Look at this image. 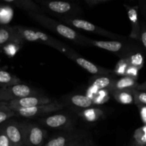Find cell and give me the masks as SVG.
I'll use <instances>...</instances> for the list:
<instances>
[{"instance_id":"6da1fadb","label":"cell","mask_w":146,"mask_h":146,"mask_svg":"<svg viewBox=\"0 0 146 146\" xmlns=\"http://www.w3.org/2000/svg\"><path fill=\"white\" fill-rule=\"evenodd\" d=\"M28 15L44 28L74 43L76 45L81 46H90L88 44L89 38L81 35L74 29L68 27L66 24L59 21H56L49 17H47L44 14L28 13Z\"/></svg>"},{"instance_id":"7a4b0ae2","label":"cell","mask_w":146,"mask_h":146,"mask_svg":"<svg viewBox=\"0 0 146 146\" xmlns=\"http://www.w3.org/2000/svg\"><path fill=\"white\" fill-rule=\"evenodd\" d=\"M15 28L19 33L24 41L37 43L52 47L59 52L62 53L66 56L73 50L72 48L64 42L40 30L24 26H15Z\"/></svg>"},{"instance_id":"3957f363","label":"cell","mask_w":146,"mask_h":146,"mask_svg":"<svg viewBox=\"0 0 146 146\" xmlns=\"http://www.w3.org/2000/svg\"><path fill=\"white\" fill-rule=\"evenodd\" d=\"M88 44L90 46H95L106 51H110L116 54L123 58L131 57L133 54H136L139 50L138 46L135 44L128 42V40L119 41V40H94L89 38Z\"/></svg>"},{"instance_id":"277c9868","label":"cell","mask_w":146,"mask_h":146,"mask_svg":"<svg viewBox=\"0 0 146 146\" xmlns=\"http://www.w3.org/2000/svg\"><path fill=\"white\" fill-rule=\"evenodd\" d=\"M44 12H48L57 18H75L82 12L81 7L76 3L63 1H38Z\"/></svg>"},{"instance_id":"5b68a950","label":"cell","mask_w":146,"mask_h":146,"mask_svg":"<svg viewBox=\"0 0 146 146\" xmlns=\"http://www.w3.org/2000/svg\"><path fill=\"white\" fill-rule=\"evenodd\" d=\"M58 19H59V21L66 24L73 29L83 30L86 32L92 33L96 35L106 37L111 40H119V41L128 40L126 37L124 36H121L120 34H115L106 29H104L101 27L94 25V24L86 20L81 19L78 18H58Z\"/></svg>"},{"instance_id":"8992f818","label":"cell","mask_w":146,"mask_h":146,"mask_svg":"<svg viewBox=\"0 0 146 146\" xmlns=\"http://www.w3.org/2000/svg\"><path fill=\"white\" fill-rule=\"evenodd\" d=\"M26 146H43L47 138V131L43 127L34 123H21Z\"/></svg>"},{"instance_id":"52a82bcc","label":"cell","mask_w":146,"mask_h":146,"mask_svg":"<svg viewBox=\"0 0 146 146\" xmlns=\"http://www.w3.org/2000/svg\"><path fill=\"white\" fill-rule=\"evenodd\" d=\"M66 106V104L64 103H58L55 101L52 104L46 105L38 106L28 108H13L11 111L15 112L17 115L24 117L27 118H38V117H44L50 115L51 113L60 110L64 109Z\"/></svg>"},{"instance_id":"ba28073f","label":"cell","mask_w":146,"mask_h":146,"mask_svg":"<svg viewBox=\"0 0 146 146\" xmlns=\"http://www.w3.org/2000/svg\"><path fill=\"white\" fill-rule=\"evenodd\" d=\"M41 93L35 88L24 84L0 88V102H10L31 96H39Z\"/></svg>"},{"instance_id":"9c48e42d","label":"cell","mask_w":146,"mask_h":146,"mask_svg":"<svg viewBox=\"0 0 146 146\" xmlns=\"http://www.w3.org/2000/svg\"><path fill=\"white\" fill-rule=\"evenodd\" d=\"M40 125L52 129L63 131H74L75 120L70 115L65 113H56L41 117L38 120Z\"/></svg>"},{"instance_id":"30bf717a","label":"cell","mask_w":146,"mask_h":146,"mask_svg":"<svg viewBox=\"0 0 146 146\" xmlns=\"http://www.w3.org/2000/svg\"><path fill=\"white\" fill-rule=\"evenodd\" d=\"M66 56L68 58L72 60V61H75L78 65H79L81 68L85 69L87 72H88L91 74H93L95 76L112 75V74L114 73V71H112V70H110L108 68L99 66L96 65V64H94V63L91 62L88 60H87L86 58H84L81 55H79L74 49Z\"/></svg>"},{"instance_id":"8fae6325","label":"cell","mask_w":146,"mask_h":146,"mask_svg":"<svg viewBox=\"0 0 146 146\" xmlns=\"http://www.w3.org/2000/svg\"><path fill=\"white\" fill-rule=\"evenodd\" d=\"M0 125L13 145L26 146L21 123L11 118Z\"/></svg>"},{"instance_id":"7c38bea8","label":"cell","mask_w":146,"mask_h":146,"mask_svg":"<svg viewBox=\"0 0 146 146\" xmlns=\"http://www.w3.org/2000/svg\"><path fill=\"white\" fill-rule=\"evenodd\" d=\"M54 102H55L54 99L46 96H31L8 102V106L11 110L13 108H28Z\"/></svg>"},{"instance_id":"4fadbf2b","label":"cell","mask_w":146,"mask_h":146,"mask_svg":"<svg viewBox=\"0 0 146 146\" xmlns=\"http://www.w3.org/2000/svg\"><path fill=\"white\" fill-rule=\"evenodd\" d=\"M11 43L21 45L24 43V40L15 27H0V48H4Z\"/></svg>"},{"instance_id":"5bb4252c","label":"cell","mask_w":146,"mask_h":146,"mask_svg":"<svg viewBox=\"0 0 146 146\" xmlns=\"http://www.w3.org/2000/svg\"><path fill=\"white\" fill-rule=\"evenodd\" d=\"M128 13V19L131 23V31L130 34V38L135 40L137 41H140L141 34V22L138 19V7L128 6L127 4H124Z\"/></svg>"},{"instance_id":"9a60e30c","label":"cell","mask_w":146,"mask_h":146,"mask_svg":"<svg viewBox=\"0 0 146 146\" xmlns=\"http://www.w3.org/2000/svg\"><path fill=\"white\" fill-rule=\"evenodd\" d=\"M83 135H84L75 131H65L50 138L43 146H66L73 141Z\"/></svg>"},{"instance_id":"2e32d148","label":"cell","mask_w":146,"mask_h":146,"mask_svg":"<svg viewBox=\"0 0 146 146\" xmlns=\"http://www.w3.org/2000/svg\"><path fill=\"white\" fill-rule=\"evenodd\" d=\"M1 2L9 7L11 6L21 9L27 13L44 14L39 4L31 0H1Z\"/></svg>"},{"instance_id":"e0dca14e","label":"cell","mask_w":146,"mask_h":146,"mask_svg":"<svg viewBox=\"0 0 146 146\" xmlns=\"http://www.w3.org/2000/svg\"><path fill=\"white\" fill-rule=\"evenodd\" d=\"M136 78L129 76H124L121 78L115 79L113 84L108 89L111 92L115 91H122V90H134L136 89L138 86Z\"/></svg>"},{"instance_id":"ac0fdd59","label":"cell","mask_w":146,"mask_h":146,"mask_svg":"<svg viewBox=\"0 0 146 146\" xmlns=\"http://www.w3.org/2000/svg\"><path fill=\"white\" fill-rule=\"evenodd\" d=\"M115 78L111 75L108 76H95L90 81L91 87L95 88L97 91L104 89H109L112 84H113Z\"/></svg>"},{"instance_id":"d6986e66","label":"cell","mask_w":146,"mask_h":146,"mask_svg":"<svg viewBox=\"0 0 146 146\" xmlns=\"http://www.w3.org/2000/svg\"><path fill=\"white\" fill-rule=\"evenodd\" d=\"M68 102L74 106L79 108H89L95 104L94 100L87 96L76 94L68 98Z\"/></svg>"},{"instance_id":"ffe728a7","label":"cell","mask_w":146,"mask_h":146,"mask_svg":"<svg viewBox=\"0 0 146 146\" xmlns=\"http://www.w3.org/2000/svg\"><path fill=\"white\" fill-rule=\"evenodd\" d=\"M20 84H22V81L19 77L0 68V88H6Z\"/></svg>"},{"instance_id":"44dd1931","label":"cell","mask_w":146,"mask_h":146,"mask_svg":"<svg viewBox=\"0 0 146 146\" xmlns=\"http://www.w3.org/2000/svg\"><path fill=\"white\" fill-rule=\"evenodd\" d=\"M133 90H122V91H112L113 96L115 101L119 104L128 105L135 103L134 101L133 94L132 92Z\"/></svg>"},{"instance_id":"7402d4cb","label":"cell","mask_w":146,"mask_h":146,"mask_svg":"<svg viewBox=\"0 0 146 146\" xmlns=\"http://www.w3.org/2000/svg\"><path fill=\"white\" fill-rule=\"evenodd\" d=\"M134 97L135 104L138 106H146V92L134 89L132 91Z\"/></svg>"},{"instance_id":"603a6c76","label":"cell","mask_w":146,"mask_h":146,"mask_svg":"<svg viewBox=\"0 0 146 146\" xmlns=\"http://www.w3.org/2000/svg\"><path fill=\"white\" fill-rule=\"evenodd\" d=\"M134 138L137 144L141 146L146 145V127L141 128L135 131Z\"/></svg>"},{"instance_id":"cb8c5ba5","label":"cell","mask_w":146,"mask_h":146,"mask_svg":"<svg viewBox=\"0 0 146 146\" xmlns=\"http://www.w3.org/2000/svg\"><path fill=\"white\" fill-rule=\"evenodd\" d=\"M102 114V111L98 109H88L83 112L82 115L88 121H96Z\"/></svg>"},{"instance_id":"d4e9b609","label":"cell","mask_w":146,"mask_h":146,"mask_svg":"<svg viewBox=\"0 0 146 146\" xmlns=\"http://www.w3.org/2000/svg\"><path fill=\"white\" fill-rule=\"evenodd\" d=\"M16 115H17V114L15 113V112L11 111V109L0 111V125H1L4 122L11 119Z\"/></svg>"},{"instance_id":"484cf974","label":"cell","mask_w":146,"mask_h":146,"mask_svg":"<svg viewBox=\"0 0 146 146\" xmlns=\"http://www.w3.org/2000/svg\"><path fill=\"white\" fill-rule=\"evenodd\" d=\"M0 146H14L0 125Z\"/></svg>"},{"instance_id":"4316f807","label":"cell","mask_w":146,"mask_h":146,"mask_svg":"<svg viewBox=\"0 0 146 146\" xmlns=\"http://www.w3.org/2000/svg\"><path fill=\"white\" fill-rule=\"evenodd\" d=\"M141 41L143 47L145 48L146 51V23L144 21L141 22Z\"/></svg>"},{"instance_id":"83f0119b","label":"cell","mask_w":146,"mask_h":146,"mask_svg":"<svg viewBox=\"0 0 146 146\" xmlns=\"http://www.w3.org/2000/svg\"><path fill=\"white\" fill-rule=\"evenodd\" d=\"M111 0H85L84 3L89 7H95L100 4L108 3Z\"/></svg>"},{"instance_id":"f1b7e54d","label":"cell","mask_w":146,"mask_h":146,"mask_svg":"<svg viewBox=\"0 0 146 146\" xmlns=\"http://www.w3.org/2000/svg\"><path fill=\"white\" fill-rule=\"evenodd\" d=\"M84 141H85V137H84V135H83V136L79 137V138L73 141L66 146H83Z\"/></svg>"},{"instance_id":"f546056e","label":"cell","mask_w":146,"mask_h":146,"mask_svg":"<svg viewBox=\"0 0 146 146\" xmlns=\"http://www.w3.org/2000/svg\"><path fill=\"white\" fill-rule=\"evenodd\" d=\"M138 107L139 108L141 118L146 125V106H138Z\"/></svg>"},{"instance_id":"4dcf8cb0","label":"cell","mask_w":146,"mask_h":146,"mask_svg":"<svg viewBox=\"0 0 146 146\" xmlns=\"http://www.w3.org/2000/svg\"><path fill=\"white\" fill-rule=\"evenodd\" d=\"M140 9H141V13H142L144 19H145L146 23V1H144V2H141V5H140Z\"/></svg>"},{"instance_id":"1f68e13d","label":"cell","mask_w":146,"mask_h":146,"mask_svg":"<svg viewBox=\"0 0 146 146\" xmlns=\"http://www.w3.org/2000/svg\"><path fill=\"white\" fill-rule=\"evenodd\" d=\"M136 90H138V91H145L146 92V81L145 82L142 83V84H138V86L136 88Z\"/></svg>"},{"instance_id":"d6a6232c","label":"cell","mask_w":146,"mask_h":146,"mask_svg":"<svg viewBox=\"0 0 146 146\" xmlns=\"http://www.w3.org/2000/svg\"><path fill=\"white\" fill-rule=\"evenodd\" d=\"M10 109L8 106V103L7 102H0V111H4V110Z\"/></svg>"},{"instance_id":"836d02e7","label":"cell","mask_w":146,"mask_h":146,"mask_svg":"<svg viewBox=\"0 0 146 146\" xmlns=\"http://www.w3.org/2000/svg\"><path fill=\"white\" fill-rule=\"evenodd\" d=\"M83 146H92V142L89 139H86Z\"/></svg>"},{"instance_id":"e575fe53","label":"cell","mask_w":146,"mask_h":146,"mask_svg":"<svg viewBox=\"0 0 146 146\" xmlns=\"http://www.w3.org/2000/svg\"><path fill=\"white\" fill-rule=\"evenodd\" d=\"M133 146H141V145H138V144H137L135 142L133 144Z\"/></svg>"},{"instance_id":"d590c367","label":"cell","mask_w":146,"mask_h":146,"mask_svg":"<svg viewBox=\"0 0 146 146\" xmlns=\"http://www.w3.org/2000/svg\"><path fill=\"white\" fill-rule=\"evenodd\" d=\"M0 68H1V67H0Z\"/></svg>"}]
</instances>
